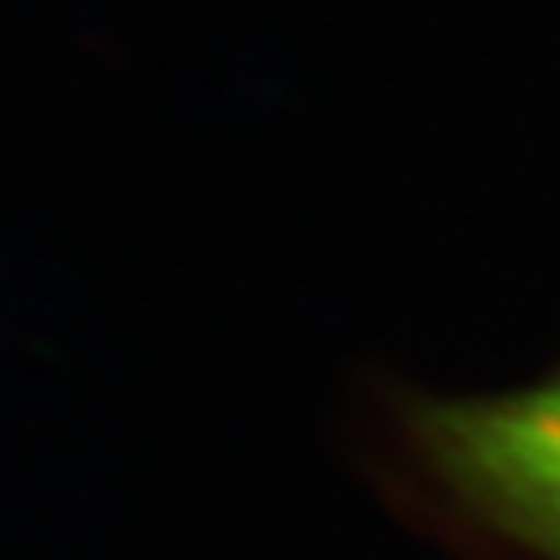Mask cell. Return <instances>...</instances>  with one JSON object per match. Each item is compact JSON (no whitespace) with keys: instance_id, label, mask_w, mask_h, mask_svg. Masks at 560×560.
Masks as SVG:
<instances>
[{"instance_id":"1","label":"cell","mask_w":560,"mask_h":560,"mask_svg":"<svg viewBox=\"0 0 560 560\" xmlns=\"http://www.w3.org/2000/svg\"><path fill=\"white\" fill-rule=\"evenodd\" d=\"M395 441L444 511L527 560H560V361L481 395H407Z\"/></svg>"}]
</instances>
